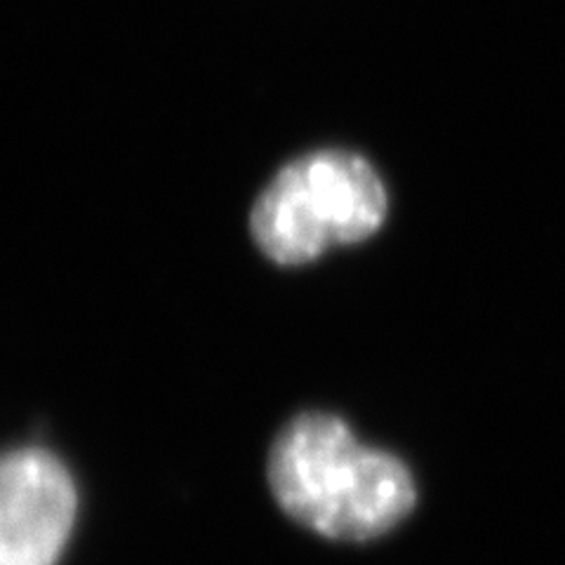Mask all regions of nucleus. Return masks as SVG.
I'll list each match as a JSON object with an SVG mask.
<instances>
[{"mask_svg":"<svg viewBox=\"0 0 565 565\" xmlns=\"http://www.w3.org/2000/svg\"><path fill=\"white\" fill-rule=\"evenodd\" d=\"M76 488L39 448L0 457V565H55L76 519Z\"/></svg>","mask_w":565,"mask_h":565,"instance_id":"3","label":"nucleus"},{"mask_svg":"<svg viewBox=\"0 0 565 565\" xmlns=\"http://www.w3.org/2000/svg\"><path fill=\"white\" fill-rule=\"evenodd\" d=\"M388 196L363 156L326 149L295 158L264 186L250 212L259 250L282 267L313 262L328 247L380 232Z\"/></svg>","mask_w":565,"mask_h":565,"instance_id":"2","label":"nucleus"},{"mask_svg":"<svg viewBox=\"0 0 565 565\" xmlns=\"http://www.w3.org/2000/svg\"><path fill=\"white\" fill-rule=\"evenodd\" d=\"M269 486L290 519L334 542L380 540L417 504L411 467L361 444L330 413H305L282 427L269 452Z\"/></svg>","mask_w":565,"mask_h":565,"instance_id":"1","label":"nucleus"}]
</instances>
